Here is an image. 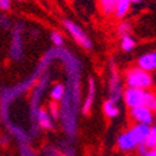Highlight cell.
Instances as JSON below:
<instances>
[{
	"mask_svg": "<svg viewBox=\"0 0 156 156\" xmlns=\"http://www.w3.org/2000/svg\"><path fill=\"white\" fill-rule=\"evenodd\" d=\"M145 144L149 149H156V125H151L150 130H149V134L146 137Z\"/></svg>",
	"mask_w": 156,
	"mask_h": 156,
	"instance_id": "22",
	"label": "cell"
},
{
	"mask_svg": "<svg viewBox=\"0 0 156 156\" xmlns=\"http://www.w3.org/2000/svg\"><path fill=\"white\" fill-rule=\"evenodd\" d=\"M9 135L8 134H4L3 131H0V146H4L9 142Z\"/></svg>",
	"mask_w": 156,
	"mask_h": 156,
	"instance_id": "30",
	"label": "cell"
},
{
	"mask_svg": "<svg viewBox=\"0 0 156 156\" xmlns=\"http://www.w3.org/2000/svg\"><path fill=\"white\" fill-rule=\"evenodd\" d=\"M147 90H141V89H133L127 87L124 90V102L129 109H134L137 106H144L145 99H146Z\"/></svg>",
	"mask_w": 156,
	"mask_h": 156,
	"instance_id": "9",
	"label": "cell"
},
{
	"mask_svg": "<svg viewBox=\"0 0 156 156\" xmlns=\"http://www.w3.org/2000/svg\"><path fill=\"white\" fill-rule=\"evenodd\" d=\"M120 48L125 53H130L136 48V40L131 35H125L120 37Z\"/></svg>",
	"mask_w": 156,
	"mask_h": 156,
	"instance_id": "20",
	"label": "cell"
},
{
	"mask_svg": "<svg viewBox=\"0 0 156 156\" xmlns=\"http://www.w3.org/2000/svg\"><path fill=\"white\" fill-rule=\"evenodd\" d=\"M50 40L54 44V48H62L64 43H65L64 36L59 31H51L50 33Z\"/></svg>",
	"mask_w": 156,
	"mask_h": 156,
	"instance_id": "24",
	"label": "cell"
},
{
	"mask_svg": "<svg viewBox=\"0 0 156 156\" xmlns=\"http://www.w3.org/2000/svg\"><path fill=\"white\" fill-rule=\"evenodd\" d=\"M48 112L49 115L53 118V120H58L59 119V105L56 102H51L49 104V106H48Z\"/></svg>",
	"mask_w": 156,
	"mask_h": 156,
	"instance_id": "26",
	"label": "cell"
},
{
	"mask_svg": "<svg viewBox=\"0 0 156 156\" xmlns=\"http://www.w3.org/2000/svg\"><path fill=\"white\" fill-rule=\"evenodd\" d=\"M144 156H156V149H150Z\"/></svg>",
	"mask_w": 156,
	"mask_h": 156,
	"instance_id": "31",
	"label": "cell"
},
{
	"mask_svg": "<svg viewBox=\"0 0 156 156\" xmlns=\"http://www.w3.org/2000/svg\"><path fill=\"white\" fill-rule=\"evenodd\" d=\"M99 2V9L102 15L105 16H114L115 6L118 0H98Z\"/></svg>",
	"mask_w": 156,
	"mask_h": 156,
	"instance_id": "18",
	"label": "cell"
},
{
	"mask_svg": "<svg viewBox=\"0 0 156 156\" xmlns=\"http://www.w3.org/2000/svg\"><path fill=\"white\" fill-rule=\"evenodd\" d=\"M129 130H130V133L133 134L134 139L136 140L137 145H139V144H145L150 126L144 125V124H134V125H131L129 127Z\"/></svg>",
	"mask_w": 156,
	"mask_h": 156,
	"instance_id": "15",
	"label": "cell"
},
{
	"mask_svg": "<svg viewBox=\"0 0 156 156\" xmlns=\"http://www.w3.org/2000/svg\"><path fill=\"white\" fill-rule=\"evenodd\" d=\"M40 156H76L71 140L60 141L56 145H45Z\"/></svg>",
	"mask_w": 156,
	"mask_h": 156,
	"instance_id": "8",
	"label": "cell"
},
{
	"mask_svg": "<svg viewBox=\"0 0 156 156\" xmlns=\"http://www.w3.org/2000/svg\"><path fill=\"white\" fill-rule=\"evenodd\" d=\"M19 152L20 156H40V154L34 151L29 145H19Z\"/></svg>",
	"mask_w": 156,
	"mask_h": 156,
	"instance_id": "25",
	"label": "cell"
},
{
	"mask_svg": "<svg viewBox=\"0 0 156 156\" xmlns=\"http://www.w3.org/2000/svg\"><path fill=\"white\" fill-rule=\"evenodd\" d=\"M50 83H51V74L49 71H46L39 77V80L35 83V85L31 89V95H30V101H29V116H30L29 135L31 139L37 137L39 133H40V129L35 124V115H36L37 110L41 108L40 104H41L43 96L46 93Z\"/></svg>",
	"mask_w": 156,
	"mask_h": 156,
	"instance_id": "3",
	"label": "cell"
},
{
	"mask_svg": "<svg viewBox=\"0 0 156 156\" xmlns=\"http://www.w3.org/2000/svg\"><path fill=\"white\" fill-rule=\"evenodd\" d=\"M65 93V85L61 83H56L54 85H51L49 90V96L53 100V102H60Z\"/></svg>",
	"mask_w": 156,
	"mask_h": 156,
	"instance_id": "19",
	"label": "cell"
},
{
	"mask_svg": "<svg viewBox=\"0 0 156 156\" xmlns=\"http://www.w3.org/2000/svg\"><path fill=\"white\" fill-rule=\"evenodd\" d=\"M144 0H131V5H141Z\"/></svg>",
	"mask_w": 156,
	"mask_h": 156,
	"instance_id": "32",
	"label": "cell"
},
{
	"mask_svg": "<svg viewBox=\"0 0 156 156\" xmlns=\"http://www.w3.org/2000/svg\"><path fill=\"white\" fill-rule=\"evenodd\" d=\"M144 106H146L147 109H150L152 112L156 111V93L152 91V90H147Z\"/></svg>",
	"mask_w": 156,
	"mask_h": 156,
	"instance_id": "21",
	"label": "cell"
},
{
	"mask_svg": "<svg viewBox=\"0 0 156 156\" xmlns=\"http://www.w3.org/2000/svg\"><path fill=\"white\" fill-rule=\"evenodd\" d=\"M125 84L127 87L150 90L154 85V77L150 73L142 70L137 66L130 68L125 73Z\"/></svg>",
	"mask_w": 156,
	"mask_h": 156,
	"instance_id": "5",
	"label": "cell"
},
{
	"mask_svg": "<svg viewBox=\"0 0 156 156\" xmlns=\"http://www.w3.org/2000/svg\"><path fill=\"white\" fill-rule=\"evenodd\" d=\"M12 25H14V24L11 23L10 18H8L4 14H0V28L4 29V30H9V29L12 28Z\"/></svg>",
	"mask_w": 156,
	"mask_h": 156,
	"instance_id": "27",
	"label": "cell"
},
{
	"mask_svg": "<svg viewBox=\"0 0 156 156\" xmlns=\"http://www.w3.org/2000/svg\"><path fill=\"white\" fill-rule=\"evenodd\" d=\"M130 118L133 119L135 124H144L151 126L155 120V115L146 106H137L130 109Z\"/></svg>",
	"mask_w": 156,
	"mask_h": 156,
	"instance_id": "10",
	"label": "cell"
},
{
	"mask_svg": "<svg viewBox=\"0 0 156 156\" xmlns=\"http://www.w3.org/2000/svg\"><path fill=\"white\" fill-rule=\"evenodd\" d=\"M35 124L40 130H53L54 129V120L49 115L45 108H40L35 115Z\"/></svg>",
	"mask_w": 156,
	"mask_h": 156,
	"instance_id": "13",
	"label": "cell"
},
{
	"mask_svg": "<svg viewBox=\"0 0 156 156\" xmlns=\"http://www.w3.org/2000/svg\"><path fill=\"white\" fill-rule=\"evenodd\" d=\"M131 24H130L129 21H121L119 23V25L116 27V33L119 34V36H125V35H130V33H131Z\"/></svg>",
	"mask_w": 156,
	"mask_h": 156,
	"instance_id": "23",
	"label": "cell"
},
{
	"mask_svg": "<svg viewBox=\"0 0 156 156\" xmlns=\"http://www.w3.org/2000/svg\"><path fill=\"white\" fill-rule=\"evenodd\" d=\"M24 29L25 25L23 21H18L12 25L9 45V56L12 61L19 62L24 59Z\"/></svg>",
	"mask_w": 156,
	"mask_h": 156,
	"instance_id": "4",
	"label": "cell"
},
{
	"mask_svg": "<svg viewBox=\"0 0 156 156\" xmlns=\"http://www.w3.org/2000/svg\"><path fill=\"white\" fill-rule=\"evenodd\" d=\"M130 8H131V0H118L115 6V12H114L115 18L122 20L129 14Z\"/></svg>",
	"mask_w": 156,
	"mask_h": 156,
	"instance_id": "16",
	"label": "cell"
},
{
	"mask_svg": "<svg viewBox=\"0 0 156 156\" xmlns=\"http://www.w3.org/2000/svg\"><path fill=\"white\" fill-rule=\"evenodd\" d=\"M56 60L62 62L65 70V93L59 104V120L65 137L74 140L79 126V112L81 109V73L83 64L68 48H55Z\"/></svg>",
	"mask_w": 156,
	"mask_h": 156,
	"instance_id": "1",
	"label": "cell"
},
{
	"mask_svg": "<svg viewBox=\"0 0 156 156\" xmlns=\"http://www.w3.org/2000/svg\"><path fill=\"white\" fill-rule=\"evenodd\" d=\"M11 8V0H0V10L8 11Z\"/></svg>",
	"mask_w": 156,
	"mask_h": 156,
	"instance_id": "29",
	"label": "cell"
},
{
	"mask_svg": "<svg viewBox=\"0 0 156 156\" xmlns=\"http://www.w3.org/2000/svg\"><path fill=\"white\" fill-rule=\"evenodd\" d=\"M54 61H56V49L53 46L43 55L40 61L37 62L35 70L28 77H25L24 80H21L14 86H6L0 90V120L3 121L5 127L12 124L10 119V105L27 91L31 90L35 83L39 80V77L48 71L50 65Z\"/></svg>",
	"mask_w": 156,
	"mask_h": 156,
	"instance_id": "2",
	"label": "cell"
},
{
	"mask_svg": "<svg viewBox=\"0 0 156 156\" xmlns=\"http://www.w3.org/2000/svg\"><path fill=\"white\" fill-rule=\"evenodd\" d=\"M62 24H64L65 30L68 31V34L74 39V41L79 46H81L83 49H86V50H90L93 48L91 39H90V36L86 34V31L79 24H76L75 21L69 20V19H65Z\"/></svg>",
	"mask_w": 156,
	"mask_h": 156,
	"instance_id": "7",
	"label": "cell"
},
{
	"mask_svg": "<svg viewBox=\"0 0 156 156\" xmlns=\"http://www.w3.org/2000/svg\"><path fill=\"white\" fill-rule=\"evenodd\" d=\"M95 98H96V81L94 77H89L86 96H85L84 101L81 102V109H80L83 115H89L91 112L94 104H95Z\"/></svg>",
	"mask_w": 156,
	"mask_h": 156,
	"instance_id": "11",
	"label": "cell"
},
{
	"mask_svg": "<svg viewBox=\"0 0 156 156\" xmlns=\"http://www.w3.org/2000/svg\"><path fill=\"white\" fill-rule=\"evenodd\" d=\"M137 65L136 66L145 70L147 73H152L156 71V51H150L144 55H141L137 59Z\"/></svg>",
	"mask_w": 156,
	"mask_h": 156,
	"instance_id": "14",
	"label": "cell"
},
{
	"mask_svg": "<svg viewBox=\"0 0 156 156\" xmlns=\"http://www.w3.org/2000/svg\"><path fill=\"white\" fill-rule=\"evenodd\" d=\"M149 150H150V149L146 146V144H139V145L136 146V149H135V151H136L140 156H144Z\"/></svg>",
	"mask_w": 156,
	"mask_h": 156,
	"instance_id": "28",
	"label": "cell"
},
{
	"mask_svg": "<svg viewBox=\"0 0 156 156\" xmlns=\"http://www.w3.org/2000/svg\"><path fill=\"white\" fill-rule=\"evenodd\" d=\"M108 95L109 100L119 102L124 95V85L115 61L111 59L108 65Z\"/></svg>",
	"mask_w": 156,
	"mask_h": 156,
	"instance_id": "6",
	"label": "cell"
},
{
	"mask_svg": "<svg viewBox=\"0 0 156 156\" xmlns=\"http://www.w3.org/2000/svg\"><path fill=\"white\" fill-rule=\"evenodd\" d=\"M102 111H104V115H105L108 119H116L120 115V109H119L118 102H114L109 99L104 102Z\"/></svg>",
	"mask_w": 156,
	"mask_h": 156,
	"instance_id": "17",
	"label": "cell"
},
{
	"mask_svg": "<svg viewBox=\"0 0 156 156\" xmlns=\"http://www.w3.org/2000/svg\"><path fill=\"white\" fill-rule=\"evenodd\" d=\"M155 112H156V111H155Z\"/></svg>",
	"mask_w": 156,
	"mask_h": 156,
	"instance_id": "33",
	"label": "cell"
},
{
	"mask_svg": "<svg viewBox=\"0 0 156 156\" xmlns=\"http://www.w3.org/2000/svg\"><path fill=\"white\" fill-rule=\"evenodd\" d=\"M116 146L121 152H131L136 149L137 142L134 139L133 134L130 133V130H125L124 133H121L118 139H116Z\"/></svg>",
	"mask_w": 156,
	"mask_h": 156,
	"instance_id": "12",
	"label": "cell"
}]
</instances>
